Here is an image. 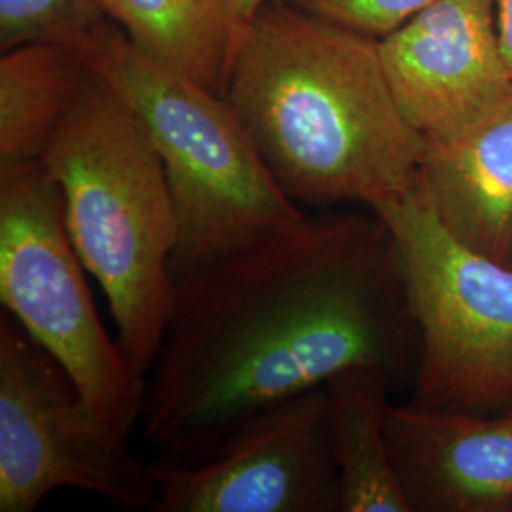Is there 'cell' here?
I'll return each instance as SVG.
<instances>
[{
  "instance_id": "obj_1",
  "label": "cell",
  "mask_w": 512,
  "mask_h": 512,
  "mask_svg": "<svg viewBox=\"0 0 512 512\" xmlns=\"http://www.w3.org/2000/svg\"><path fill=\"white\" fill-rule=\"evenodd\" d=\"M418 327L395 239L372 215L293 228L175 277L143 429L167 458L219 456L262 412L374 366L414 380Z\"/></svg>"
},
{
  "instance_id": "obj_2",
  "label": "cell",
  "mask_w": 512,
  "mask_h": 512,
  "mask_svg": "<svg viewBox=\"0 0 512 512\" xmlns=\"http://www.w3.org/2000/svg\"><path fill=\"white\" fill-rule=\"evenodd\" d=\"M224 97L296 205L376 211L420 177L427 143L393 95L380 40L283 0L245 27Z\"/></svg>"
},
{
  "instance_id": "obj_3",
  "label": "cell",
  "mask_w": 512,
  "mask_h": 512,
  "mask_svg": "<svg viewBox=\"0 0 512 512\" xmlns=\"http://www.w3.org/2000/svg\"><path fill=\"white\" fill-rule=\"evenodd\" d=\"M42 162L61 188L74 251L107 296L116 340L148 376L175 306L177 215L147 129L95 67Z\"/></svg>"
},
{
  "instance_id": "obj_4",
  "label": "cell",
  "mask_w": 512,
  "mask_h": 512,
  "mask_svg": "<svg viewBox=\"0 0 512 512\" xmlns=\"http://www.w3.org/2000/svg\"><path fill=\"white\" fill-rule=\"evenodd\" d=\"M92 65L126 97L164 164L177 215L173 277L306 217L224 95L169 69L116 25L97 44Z\"/></svg>"
},
{
  "instance_id": "obj_5",
  "label": "cell",
  "mask_w": 512,
  "mask_h": 512,
  "mask_svg": "<svg viewBox=\"0 0 512 512\" xmlns=\"http://www.w3.org/2000/svg\"><path fill=\"white\" fill-rule=\"evenodd\" d=\"M65 224L61 188L42 160L0 165V302L63 366L93 410L131 439L147 376L93 306Z\"/></svg>"
},
{
  "instance_id": "obj_6",
  "label": "cell",
  "mask_w": 512,
  "mask_h": 512,
  "mask_svg": "<svg viewBox=\"0 0 512 512\" xmlns=\"http://www.w3.org/2000/svg\"><path fill=\"white\" fill-rule=\"evenodd\" d=\"M376 213L395 239L420 357L410 403L512 408V266L452 238L420 186Z\"/></svg>"
},
{
  "instance_id": "obj_7",
  "label": "cell",
  "mask_w": 512,
  "mask_h": 512,
  "mask_svg": "<svg viewBox=\"0 0 512 512\" xmlns=\"http://www.w3.org/2000/svg\"><path fill=\"white\" fill-rule=\"evenodd\" d=\"M156 511L158 490L129 439L10 313L0 317V512H33L57 490Z\"/></svg>"
},
{
  "instance_id": "obj_8",
  "label": "cell",
  "mask_w": 512,
  "mask_h": 512,
  "mask_svg": "<svg viewBox=\"0 0 512 512\" xmlns=\"http://www.w3.org/2000/svg\"><path fill=\"white\" fill-rule=\"evenodd\" d=\"M150 471L156 512L340 511L327 385L262 412L215 458Z\"/></svg>"
},
{
  "instance_id": "obj_9",
  "label": "cell",
  "mask_w": 512,
  "mask_h": 512,
  "mask_svg": "<svg viewBox=\"0 0 512 512\" xmlns=\"http://www.w3.org/2000/svg\"><path fill=\"white\" fill-rule=\"evenodd\" d=\"M380 54L399 107L425 139L512 95L494 0H439L382 38Z\"/></svg>"
},
{
  "instance_id": "obj_10",
  "label": "cell",
  "mask_w": 512,
  "mask_h": 512,
  "mask_svg": "<svg viewBox=\"0 0 512 512\" xmlns=\"http://www.w3.org/2000/svg\"><path fill=\"white\" fill-rule=\"evenodd\" d=\"M385 431L410 511H512V408L488 418L389 403Z\"/></svg>"
},
{
  "instance_id": "obj_11",
  "label": "cell",
  "mask_w": 512,
  "mask_h": 512,
  "mask_svg": "<svg viewBox=\"0 0 512 512\" xmlns=\"http://www.w3.org/2000/svg\"><path fill=\"white\" fill-rule=\"evenodd\" d=\"M420 186L465 247L512 262V95L465 126L425 139Z\"/></svg>"
},
{
  "instance_id": "obj_12",
  "label": "cell",
  "mask_w": 512,
  "mask_h": 512,
  "mask_svg": "<svg viewBox=\"0 0 512 512\" xmlns=\"http://www.w3.org/2000/svg\"><path fill=\"white\" fill-rule=\"evenodd\" d=\"M395 385L374 366L349 368L327 384L340 512H412L385 431Z\"/></svg>"
},
{
  "instance_id": "obj_13",
  "label": "cell",
  "mask_w": 512,
  "mask_h": 512,
  "mask_svg": "<svg viewBox=\"0 0 512 512\" xmlns=\"http://www.w3.org/2000/svg\"><path fill=\"white\" fill-rule=\"evenodd\" d=\"M93 73L92 59L61 42H29L0 57V165L44 158Z\"/></svg>"
},
{
  "instance_id": "obj_14",
  "label": "cell",
  "mask_w": 512,
  "mask_h": 512,
  "mask_svg": "<svg viewBox=\"0 0 512 512\" xmlns=\"http://www.w3.org/2000/svg\"><path fill=\"white\" fill-rule=\"evenodd\" d=\"M112 23L169 69L226 95L241 27L232 0H101Z\"/></svg>"
},
{
  "instance_id": "obj_15",
  "label": "cell",
  "mask_w": 512,
  "mask_h": 512,
  "mask_svg": "<svg viewBox=\"0 0 512 512\" xmlns=\"http://www.w3.org/2000/svg\"><path fill=\"white\" fill-rule=\"evenodd\" d=\"M109 29L101 0H0L2 50L29 42H61L92 59Z\"/></svg>"
},
{
  "instance_id": "obj_16",
  "label": "cell",
  "mask_w": 512,
  "mask_h": 512,
  "mask_svg": "<svg viewBox=\"0 0 512 512\" xmlns=\"http://www.w3.org/2000/svg\"><path fill=\"white\" fill-rule=\"evenodd\" d=\"M296 10L366 37L391 35L439 0H283Z\"/></svg>"
},
{
  "instance_id": "obj_17",
  "label": "cell",
  "mask_w": 512,
  "mask_h": 512,
  "mask_svg": "<svg viewBox=\"0 0 512 512\" xmlns=\"http://www.w3.org/2000/svg\"><path fill=\"white\" fill-rule=\"evenodd\" d=\"M494 8L501 52L512 76V0H494Z\"/></svg>"
},
{
  "instance_id": "obj_18",
  "label": "cell",
  "mask_w": 512,
  "mask_h": 512,
  "mask_svg": "<svg viewBox=\"0 0 512 512\" xmlns=\"http://www.w3.org/2000/svg\"><path fill=\"white\" fill-rule=\"evenodd\" d=\"M270 0H232V8L238 19L239 27H241V35L245 31V27L251 23V19L255 18L260 12L262 6H266Z\"/></svg>"
},
{
  "instance_id": "obj_19",
  "label": "cell",
  "mask_w": 512,
  "mask_h": 512,
  "mask_svg": "<svg viewBox=\"0 0 512 512\" xmlns=\"http://www.w3.org/2000/svg\"><path fill=\"white\" fill-rule=\"evenodd\" d=\"M511 266H512V262H511Z\"/></svg>"
}]
</instances>
